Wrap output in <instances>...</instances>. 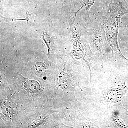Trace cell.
Instances as JSON below:
<instances>
[{"mask_svg": "<svg viewBox=\"0 0 128 128\" xmlns=\"http://www.w3.org/2000/svg\"><path fill=\"white\" fill-rule=\"evenodd\" d=\"M126 88L125 86L122 85L121 87L112 89L108 92L106 95L107 98L112 102H118L123 97V95L126 92Z\"/></svg>", "mask_w": 128, "mask_h": 128, "instance_id": "obj_1", "label": "cell"}, {"mask_svg": "<svg viewBox=\"0 0 128 128\" xmlns=\"http://www.w3.org/2000/svg\"><path fill=\"white\" fill-rule=\"evenodd\" d=\"M70 76L66 74H61L59 76L58 80V86L64 89L68 88L70 84Z\"/></svg>", "mask_w": 128, "mask_h": 128, "instance_id": "obj_2", "label": "cell"}, {"mask_svg": "<svg viewBox=\"0 0 128 128\" xmlns=\"http://www.w3.org/2000/svg\"><path fill=\"white\" fill-rule=\"evenodd\" d=\"M24 85L25 88L29 91L36 92L39 90V84L35 81L28 80L25 82Z\"/></svg>", "mask_w": 128, "mask_h": 128, "instance_id": "obj_3", "label": "cell"}, {"mask_svg": "<svg viewBox=\"0 0 128 128\" xmlns=\"http://www.w3.org/2000/svg\"><path fill=\"white\" fill-rule=\"evenodd\" d=\"M32 70L36 74L41 75L44 73L45 65L42 63H37L34 66Z\"/></svg>", "mask_w": 128, "mask_h": 128, "instance_id": "obj_4", "label": "cell"}, {"mask_svg": "<svg viewBox=\"0 0 128 128\" xmlns=\"http://www.w3.org/2000/svg\"><path fill=\"white\" fill-rule=\"evenodd\" d=\"M95 0H84V3L86 5L87 10L89 12V9L92 5L93 4V3Z\"/></svg>", "mask_w": 128, "mask_h": 128, "instance_id": "obj_5", "label": "cell"}]
</instances>
